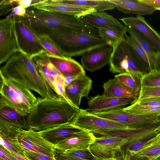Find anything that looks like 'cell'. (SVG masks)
<instances>
[{"instance_id": "f5cc1de1", "label": "cell", "mask_w": 160, "mask_h": 160, "mask_svg": "<svg viewBox=\"0 0 160 160\" xmlns=\"http://www.w3.org/2000/svg\"><path fill=\"white\" fill-rule=\"evenodd\" d=\"M126 156L125 152L122 150L117 154L116 158L113 160H126Z\"/></svg>"}, {"instance_id": "f907efd6", "label": "cell", "mask_w": 160, "mask_h": 160, "mask_svg": "<svg viewBox=\"0 0 160 160\" xmlns=\"http://www.w3.org/2000/svg\"><path fill=\"white\" fill-rule=\"evenodd\" d=\"M124 152L126 154V160H148L146 158L139 157L128 152Z\"/></svg>"}, {"instance_id": "5b68a950", "label": "cell", "mask_w": 160, "mask_h": 160, "mask_svg": "<svg viewBox=\"0 0 160 160\" xmlns=\"http://www.w3.org/2000/svg\"><path fill=\"white\" fill-rule=\"evenodd\" d=\"M0 108L8 107L26 117L37 98L31 90L10 80L0 73Z\"/></svg>"}, {"instance_id": "4dcf8cb0", "label": "cell", "mask_w": 160, "mask_h": 160, "mask_svg": "<svg viewBox=\"0 0 160 160\" xmlns=\"http://www.w3.org/2000/svg\"><path fill=\"white\" fill-rule=\"evenodd\" d=\"M0 120L18 125L24 129H28L26 117L20 115L13 109L8 107L0 108Z\"/></svg>"}, {"instance_id": "f546056e", "label": "cell", "mask_w": 160, "mask_h": 160, "mask_svg": "<svg viewBox=\"0 0 160 160\" xmlns=\"http://www.w3.org/2000/svg\"><path fill=\"white\" fill-rule=\"evenodd\" d=\"M100 37L106 42L107 45L112 48L122 40L125 33L109 28L97 29Z\"/></svg>"}, {"instance_id": "d590c367", "label": "cell", "mask_w": 160, "mask_h": 160, "mask_svg": "<svg viewBox=\"0 0 160 160\" xmlns=\"http://www.w3.org/2000/svg\"><path fill=\"white\" fill-rule=\"evenodd\" d=\"M141 87L160 86V70H154L145 73L140 80Z\"/></svg>"}, {"instance_id": "74e56055", "label": "cell", "mask_w": 160, "mask_h": 160, "mask_svg": "<svg viewBox=\"0 0 160 160\" xmlns=\"http://www.w3.org/2000/svg\"><path fill=\"white\" fill-rule=\"evenodd\" d=\"M39 38L42 45L49 54L58 57H65L48 37Z\"/></svg>"}, {"instance_id": "ac0fdd59", "label": "cell", "mask_w": 160, "mask_h": 160, "mask_svg": "<svg viewBox=\"0 0 160 160\" xmlns=\"http://www.w3.org/2000/svg\"><path fill=\"white\" fill-rule=\"evenodd\" d=\"M126 27L138 31L146 38L160 55V35L145 20L142 16L137 15L120 18Z\"/></svg>"}, {"instance_id": "277c9868", "label": "cell", "mask_w": 160, "mask_h": 160, "mask_svg": "<svg viewBox=\"0 0 160 160\" xmlns=\"http://www.w3.org/2000/svg\"><path fill=\"white\" fill-rule=\"evenodd\" d=\"M48 37L62 54L68 58L82 55L92 49L107 45L98 33L66 31L56 32Z\"/></svg>"}, {"instance_id": "8fae6325", "label": "cell", "mask_w": 160, "mask_h": 160, "mask_svg": "<svg viewBox=\"0 0 160 160\" xmlns=\"http://www.w3.org/2000/svg\"><path fill=\"white\" fill-rule=\"evenodd\" d=\"M18 49L12 17L0 20V64L6 62Z\"/></svg>"}, {"instance_id": "816d5d0a", "label": "cell", "mask_w": 160, "mask_h": 160, "mask_svg": "<svg viewBox=\"0 0 160 160\" xmlns=\"http://www.w3.org/2000/svg\"><path fill=\"white\" fill-rule=\"evenodd\" d=\"M5 149L12 155L17 160H29L24 156L22 155L15 152L7 150L6 149Z\"/></svg>"}, {"instance_id": "e575fe53", "label": "cell", "mask_w": 160, "mask_h": 160, "mask_svg": "<svg viewBox=\"0 0 160 160\" xmlns=\"http://www.w3.org/2000/svg\"><path fill=\"white\" fill-rule=\"evenodd\" d=\"M114 78L136 92H139L141 86L140 83H139L138 81L139 79L131 74L128 73H119L115 75Z\"/></svg>"}, {"instance_id": "b9f144b4", "label": "cell", "mask_w": 160, "mask_h": 160, "mask_svg": "<svg viewBox=\"0 0 160 160\" xmlns=\"http://www.w3.org/2000/svg\"><path fill=\"white\" fill-rule=\"evenodd\" d=\"M18 6L16 0H0V16L6 15Z\"/></svg>"}, {"instance_id": "d6a6232c", "label": "cell", "mask_w": 160, "mask_h": 160, "mask_svg": "<svg viewBox=\"0 0 160 160\" xmlns=\"http://www.w3.org/2000/svg\"><path fill=\"white\" fill-rule=\"evenodd\" d=\"M123 39L132 47L140 60L145 68L149 72L150 63L145 52L139 43L130 35L125 34Z\"/></svg>"}, {"instance_id": "681fc988", "label": "cell", "mask_w": 160, "mask_h": 160, "mask_svg": "<svg viewBox=\"0 0 160 160\" xmlns=\"http://www.w3.org/2000/svg\"><path fill=\"white\" fill-rule=\"evenodd\" d=\"M143 2L154 8L156 10H160V0H140Z\"/></svg>"}, {"instance_id": "db71d44e", "label": "cell", "mask_w": 160, "mask_h": 160, "mask_svg": "<svg viewBox=\"0 0 160 160\" xmlns=\"http://www.w3.org/2000/svg\"><path fill=\"white\" fill-rule=\"evenodd\" d=\"M0 160H5L2 158H0Z\"/></svg>"}, {"instance_id": "4fadbf2b", "label": "cell", "mask_w": 160, "mask_h": 160, "mask_svg": "<svg viewBox=\"0 0 160 160\" xmlns=\"http://www.w3.org/2000/svg\"><path fill=\"white\" fill-rule=\"evenodd\" d=\"M138 98V96L118 98L98 94L89 98L88 108L86 110L90 112H102L123 108L125 106L131 104Z\"/></svg>"}, {"instance_id": "cb8c5ba5", "label": "cell", "mask_w": 160, "mask_h": 160, "mask_svg": "<svg viewBox=\"0 0 160 160\" xmlns=\"http://www.w3.org/2000/svg\"><path fill=\"white\" fill-rule=\"evenodd\" d=\"M32 59L39 72L45 78L53 91L56 76L57 74H60L50 61L47 52H43L34 56Z\"/></svg>"}, {"instance_id": "7402d4cb", "label": "cell", "mask_w": 160, "mask_h": 160, "mask_svg": "<svg viewBox=\"0 0 160 160\" xmlns=\"http://www.w3.org/2000/svg\"><path fill=\"white\" fill-rule=\"evenodd\" d=\"M127 27V32L139 43L146 53L150 63L149 72L160 70V55L157 51L140 32L132 28Z\"/></svg>"}, {"instance_id": "52a82bcc", "label": "cell", "mask_w": 160, "mask_h": 160, "mask_svg": "<svg viewBox=\"0 0 160 160\" xmlns=\"http://www.w3.org/2000/svg\"><path fill=\"white\" fill-rule=\"evenodd\" d=\"M89 112L97 116L119 123L133 129L140 128L160 123V117L134 115L124 111L122 108L102 112Z\"/></svg>"}, {"instance_id": "60d3db41", "label": "cell", "mask_w": 160, "mask_h": 160, "mask_svg": "<svg viewBox=\"0 0 160 160\" xmlns=\"http://www.w3.org/2000/svg\"><path fill=\"white\" fill-rule=\"evenodd\" d=\"M65 88L64 78L60 74H57L54 83V92L57 95L61 96L67 99L65 93Z\"/></svg>"}, {"instance_id": "44dd1931", "label": "cell", "mask_w": 160, "mask_h": 160, "mask_svg": "<svg viewBox=\"0 0 160 160\" xmlns=\"http://www.w3.org/2000/svg\"><path fill=\"white\" fill-rule=\"evenodd\" d=\"M83 130L69 122L38 132L44 139L53 145Z\"/></svg>"}, {"instance_id": "7a4b0ae2", "label": "cell", "mask_w": 160, "mask_h": 160, "mask_svg": "<svg viewBox=\"0 0 160 160\" xmlns=\"http://www.w3.org/2000/svg\"><path fill=\"white\" fill-rule=\"evenodd\" d=\"M5 62L0 68V73L6 79L36 92L41 97L58 96L26 54L17 49Z\"/></svg>"}, {"instance_id": "6da1fadb", "label": "cell", "mask_w": 160, "mask_h": 160, "mask_svg": "<svg viewBox=\"0 0 160 160\" xmlns=\"http://www.w3.org/2000/svg\"><path fill=\"white\" fill-rule=\"evenodd\" d=\"M80 109L61 96L39 97L26 117L27 128L40 132L72 122Z\"/></svg>"}, {"instance_id": "9f6ffc18", "label": "cell", "mask_w": 160, "mask_h": 160, "mask_svg": "<svg viewBox=\"0 0 160 160\" xmlns=\"http://www.w3.org/2000/svg\"></svg>"}, {"instance_id": "9a60e30c", "label": "cell", "mask_w": 160, "mask_h": 160, "mask_svg": "<svg viewBox=\"0 0 160 160\" xmlns=\"http://www.w3.org/2000/svg\"><path fill=\"white\" fill-rule=\"evenodd\" d=\"M30 7L70 15L78 18L88 13L96 11L93 9L86 7L63 3L59 0H40Z\"/></svg>"}, {"instance_id": "8d00e7d4", "label": "cell", "mask_w": 160, "mask_h": 160, "mask_svg": "<svg viewBox=\"0 0 160 160\" xmlns=\"http://www.w3.org/2000/svg\"><path fill=\"white\" fill-rule=\"evenodd\" d=\"M159 133L160 132L154 135L130 144H125L122 147L121 150L124 152L134 153L156 139Z\"/></svg>"}, {"instance_id": "bcb514c9", "label": "cell", "mask_w": 160, "mask_h": 160, "mask_svg": "<svg viewBox=\"0 0 160 160\" xmlns=\"http://www.w3.org/2000/svg\"><path fill=\"white\" fill-rule=\"evenodd\" d=\"M55 158L56 160H86L65 155L60 151L56 149L55 151Z\"/></svg>"}, {"instance_id": "f1b7e54d", "label": "cell", "mask_w": 160, "mask_h": 160, "mask_svg": "<svg viewBox=\"0 0 160 160\" xmlns=\"http://www.w3.org/2000/svg\"><path fill=\"white\" fill-rule=\"evenodd\" d=\"M122 109L134 115L160 117V106H143L132 102L130 105L123 108Z\"/></svg>"}, {"instance_id": "2e32d148", "label": "cell", "mask_w": 160, "mask_h": 160, "mask_svg": "<svg viewBox=\"0 0 160 160\" xmlns=\"http://www.w3.org/2000/svg\"><path fill=\"white\" fill-rule=\"evenodd\" d=\"M92 82V80L86 74L73 80L65 88L67 99L74 106L79 108L82 98H88Z\"/></svg>"}, {"instance_id": "836d02e7", "label": "cell", "mask_w": 160, "mask_h": 160, "mask_svg": "<svg viewBox=\"0 0 160 160\" xmlns=\"http://www.w3.org/2000/svg\"><path fill=\"white\" fill-rule=\"evenodd\" d=\"M23 129L18 125L0 120V136L5 139L17 137Z\"/></svg>"}, {"instance_id": "ffe728a7", "label": "cell", "mask_w": 160, "mask_h": 160, "mask_svg": "<svg viewBox=\"0 0 160 160\" xmlns=\"http://www.w3.org/2000/svg\"><path fill=\"white\" fill-rule=\"evenodd\" d=\"M47 55L51 63L64 78H77L86 74L82 66L71 58L57 57L48 53Z\"/></svg>"}, {"instance_id": "ab89813d", "label": "cell", "mask_w": 160, "mask_h": 160, "mask_svg": "<svg viewBox=\"0 0 160 160\" xmlns=\"http://www.w3.org/2000/svg\"><path fill=\"white\" fill-rule=\"evenodd\" d=\"M160 97V86L141 87L138 98Z\"/></svg>"}, {"instance_id": "3957f363", "label": "cell", "mask_w": 160, "mask_h": 160, "mask_svg": "<svg viewBox=\"0 0 160 160\" xmlns=\"http://www.w3.org/2000/svg\"><path fill=\"white\" fill-rule=\"evenodd\" d=\"M22 17L28 27L39 38L58 32L76 31L98 33L97 29L80 18L68 14L29 7Z\"/></svg>"}, {"instance_id": "603a6c76", "label": "cell", "mask_w": 160, "mask_h": 160, "mask_svg": "<svg viewBox=\"0 0 160 160\" xmlns=\"http://www.w3.org/2000/svg\"><path fill=\"white\" fill-rule=\"evenodd\" d=\"M114 4L119 11L125 14H134L141 16L149 15L156 10L153 7L140 0H108Z\"/></svg>"}, {"instance_id": "1f68e13d", "label": "cell", "mask_w": 160, "mask_h": 160, "mask_svg": "<svg viewBox=\"0 0 160 160\" xmlns=\"http://www.w3.org/2000/svg\"><path fill=\"white\" fill-rule=\"evenodd\" d=\"M27 55L31 59L35 55L43 52H46L42 45L39 38L29 28L27 37Z\"/></svg>"}, {"instance_id": "d6986e66", "label": "cell", "mask_w": 160, "mask_h": 160, "mask_svg": "<svg viewBox=\"0 0 160 160\" xmlns=\"http://www.w3.org/2000/svg\"><path fill=\"white\" fill-rule=\"evenodd\" d=\"M95 138L92 132L83 130L53 146L55 149L61 152L87 149Z\"/></svg>"}, {"instance_id": "83f0119b", "label": "cell", "mask_w": 160, "mask_h": 160, "mask_svg": "<svg viewBox=\"0 0 160 160\" xmlns=\"http://www.w3.org/2000/svg\"><path fill=\"white\" fill-rule=\"evenodd\" d=\"M132 154L140 157L146 158L148 160H158L160 159V132L156 139Z\"/></svg>"}, {"instance_id": "11a10c76", "label": "cell", "mask_w": 160, "mask_h": 160, "mask_svg": "<svg viewBox=\"0 0 160 160\" xmlns=\"http://www.w3.org/2000/svg\"><path fill=\"white\" fill-rule=\"evenodd\" d=\"M158 160H160V158L158 159Z\"/></svg>"}, {"instance_id": "ee69618b", "label": "cell", "mask_w": 160, "mask_h": 160, "mask_svg": "<svg viewBox=\"0 0 160 160\" xmlns=\"http://www.w3.org/2000/svg\"><path fill=\"white\" fill-rule=\"evenodd\" d=\"M25 156L29 160H56L41 153L31 150H24Z\"/></svg>"}, {"instance_id": "7bdbcfd3", "label": "cell", "mask_w": 160, "mask_h": 160, "mask_svg": "<svg viewBox=\"0 0 160 160\" xmlns=\"http://www.w3.org/2000/svg\"><path fill=\"white\" fill-rule=\"evenodd\" d=\"M143 106L156 107L160 106V97L137 98L133 102Z\"/></svg>"}, {"instance_id": "4316f807", "label": "cell", "mask_w": 160, "mask_h": 160, "mask_svg": "<svg viewBox=\"0 0 160 160\" xmlns=\"http://www.w3.org/2000/svg\"><path fill=\"white\" fill-rule=\"evenodd\" d=\"M63 3L93 9L96 11H105L113 9L115 5L108 0H59Z\"/></svg>"}, {"instance_id": "30bf717a", "label": "cell", "mask_w": 160, "mask_h": 160, "mask_svg": "<svg viewBox=\"0 0 160 160\" xmlns=\"http://www.w3.org/2000/svg\"><path fill=\"white\" fill-rule=\"evenodd\" d=\"M17 139L24 151L31 150L55 158L53 145L44 139L38 132L31 129H23Z\"/></svg>"}, {"instance_id": "8992f818", "label": "cell", "mask_w": 160, "mask_h": 160, "mask_svg": "<svg viewBox=\"0 0 160 160\" xmlns=\"http://www.w3.org/2000/svg\"><path fill=\"white\" fill-rule=\"evenodd\" d=\"M109 64L110 72L130 73L140 80L145 74V68L140 60L123 39L113 48Z\"/></svg>"}, {"instance_id": "c3c4849f", "label": "cell", "mask_w": 160, "mask_h": 160, "mask_svg": "<svg viewBox=\"0 0 160 160\" xmlns=\"http://www.w3.org/2000/svg\"><path fill=\"white\" fill-rule=\"evenodd\" d=\"M40 0H16L18 6H21L26 9L31 6L33 4L39 2Z\"/></svg>"}, {"instance_id": "7dc6e473", "label": "cell", "mask_w": 160, "mask_h": 160, "mask_svg": "<svg viewBox=\"0 0 160 160\" xmlns=\"http://www.w3.org/2000/svg\"><path fill=\"white\" fill-rule=\"evenodd\" d=\"M0 158L5 160H17L15 158L1 145L0 147Z\"/></svg>"}, {"instance_id": "ba28073f", "label": "cell", "mask_w": 160, "mask_h": 160, "mask_svg": "<svg viewBox=\"0 0 160 160\" xmlns=\"http://www.w3.org/2000/svg\"><path fill=\"white\" fill-rule=\"evenodd\" d=\"M72 123L75 126L90 132L136 129L93 115L86 109H80Z\"/></svg>"}, {"instance_id": "7c38bea8", "label": "cell", "mask_w": 160, "mask_h": 160, "mask_svg": "<svg viewBox=\"0 0 160 160\" xmlns=\"http://www.w3.org/2000/svg\"><path fill=\"white\" fill-rule=\"evenodd\" d=\"M160 132V123L136 129H123L92 132L96 137H117L127 139L130 144L154 135Z\"/></svg>"}, {"instance_id": "f35d334b", "label": "cell", "mask_w": 160, "mask_h": 160, "mask_svg": "<svg viewBox=\"0 0 160 160\" xmlns=\"http://www.w3.org/2000/svg\"><path fill=\"white\" fill-rule=\"evenodd\" d=\"M60 152L63 154L74 158L86 160H97L95 157L91 153L89 148Z\"/></svg>"}, {"instance_id": "e0dca14e", "label": "cell", "mask_w": 160, "mask_h": 160, "mask_svg": "<svg viewBox=\"0 0 160 160\" xmlns=\"http://www.w3.org/2000/svg\"><path fill=\"white\" fill-rule=\"evenodd\" d=\"M86 23L97 29L109 28L126 33L127 28L116 18L105 11H94L79 17Z\"/></svg>"}, {"instance_id": "484cf974", "label": "cell", "mask_w": 160, "mask_h": 160, "mask_svg": "<svg viewBox=\"0 0 160 160\" xmlns=\"http://www.w3.org/2000/svg\"><path fill=\"white\" fill-rule=\"evenodd\" d=\"M17 38L18 49L27 54V43L29 28L22 17H12Z\"/></svg>"}, {"instance_id": "d4e9b609", "label": "cell", "mask_w": 160, "mask_h": 160, "mask_svg": "<svg viewBox=\"0 0 160 160\" xmlns=\"http://www.w3.org/2000/svg\"><path fill=\"white\" fill-rule=\"evenodd\" d=\"M103 94L107 96L118 98L138 96L139 93L128 87L114 78L103 83Z\"/></svg>"}, {"instance_id": "5bb4252c", "label": "cell", "mask_w": 160, "mask_h": 160, "mask_svg": "<svg viewBox=\"0 0 160 160\" xmlns=\"http://www.w3.org/2000/svg\"><path fill=\"white\" fill-rule=\"evenodd\" d=\"M112 51V47L105 45L86 52L81 55L82 66L91 72L100 69L109 64Z\"/></svg>"}, {"instance_id": "9c48e42d", "label": "cell", "mask_w": 160, "mask_h": 160, "mask_svg": "<svg viewBox=\"0 0 160 160\" xmlns=\"http://www.w3.org/2000/svg\"><path fill=\"white\" fill-rule=\"evenodd\" d=\"M128 141L127 139L117 137H97L89 149L97 160H113Z\"/></svg>"}, {"instance_id": "f6af8a7d", "label": "cell", "mask_w": 160, "mask_h": 160, "mask_svg": "<svg viewBox=\"0 0 160 160\" xmlns=\"http://www.w3.org/2000/svg\"><path fill=\"white\" fill-rule=\"evenodd\" d=\"M26 13V9L20 6L15 8L6 18H10L13 16L17 15L20 17H24Z\"/></svg>"}]
</instances>
